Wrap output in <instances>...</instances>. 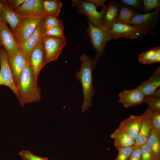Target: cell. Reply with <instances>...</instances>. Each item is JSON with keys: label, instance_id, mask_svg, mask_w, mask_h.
I'll return each mask as SVG.
<instances>
[{"label": "cell", "instance_id": "cell-1", "mask_svg": "<svg viewBox=\"0 0 160 160\" xmlns=\"http://www.w3.org/2000/svg\"><path fill=\"white\" fill-rule=\"evenodd\" d=\"M19 104L23 106L41 100L40 88L35 79L32 70L29 63L22 71L17 86Z\"/></svg>", "mask_w": 160, "mask_h": 160}, {"label": "cell", "instance_id": "cell-2", "mask_svg": "<svg viewBox=\"0 0 160 160\" xmlns=\"http://www.w3.org/2000/svg\"><path fill=\"white\" fill-rule=\"evenodd\" d=\"M81 66L79 71L76 73V77L81 83L83 93V101L82 111H86L92 105V101L94 93L92 85V72L95 69L93 59L83 54L80 57Z\"/></svg>", "mask_w": 160, "mask_h": 160}, {"label": "cell", "instance_id": "cell-3", "mask_svg": "<svg viewBox=\"0 0 160 160\" xmlns=\"http://www.w3.org/2000/svg\"><path fill=\"white\" fill-rule=\"evenodd\" d=\"M100 27L107 42L111 39H117L120 37L136 39L148 33L154 34L150 29L143 26L129 25L115 23Z\"/></svg>", "mask_w": 160, "mask_h": 160}, {"label": "cell", "instance_id": "cell-4", "mask_svg": "<svg viewBox=\"0 0 160 160\" xmlns=\"http://www.w3.org/2000/svg\"><path fill=\"white\" fill-rule=\"evenodd\" d=\"M72 6L77 8V12L86 15L91 23L95 26L102 25L103 15L106 9L107 5L102 7L100 12L97 10V7L89 0H72Z\"/></svg>", "mask_w": 160, "mask_h": 160}, {"label": "cell", "instance_id": "cell-5", "mask_svg": "<svg viewBox=\"0 0 160 160\" xmlns=\"http://www.w3.org/2000/svg\"><path fill=\"white\" fill-rule=\"evenodd\" d=\"M88 21L86 32L89 36L90 42L95 52V56L93 61V65L95 68L97 61L104 53L107 42L100 26H95Z\"/></svg>", "mask_w": 160, "mask_h": 160}, {"label": "cell", "instance_id": "cell-6", "mask_svg": "<svg viewBox=\"0 0 160 160\" xmlns=\"http://www.w3.org/2000/svg\"><path fill=\"white\" fill-rule=\"evenodd\" d=\"M0 85L9 87L17 99L19 94L10 66L7 53L3 47H0Z\"/></svg>", "mask_w": 160, "mask_h": 160}, {"label": "cell", "instance_id": "cell-7", "mask_svg": "<svg viewBox=\"0 0 160 160\" xmlns=\"http://www.w3.org/2000/svg\"><path fill=\"white\" fill-rule=\"evenodd\" d=\"M46 64L57 60L66 44V39L51 36H44L42 40Z\"/></svg>", "mask_w": 160, "mask_h": 160}, {"label": "cell", "instance_id": "cell-8", "mask_svg": "<svg viewBox=\"0 0 160 160\" xmlns=\"http://www.w3.org/2000/svg\"><path fill=\"white\" fill-rule=\"evenodd\" d=\"M41 17H25L19 28L14 33L15 39L19 47L25 43L40 23Z\"/></svg>", "mask_w": 160, "mask_h": 160}, {"label": "cell", "instance_id": "cell-9", "mask_svg": "<svg viewBox=\"0 0 160 160\" xmlns=\"http://www.w3.org/2000/svg\"><path fill=\"white\" fill-rule=\"evenodd\" d=\"M6 50L9 58L12 57L20 50L13 33L9 29L7 23L1 19L0 20V47Z\"/></svg>", "mask_w": 160, "mask_h": 160}, {"label": "cell", "instance_id": "cell-10", "mask_svg": "<svg viewBox=\"0 0 160 160\" xmlns=\"http://www.w3.org/2000/svg\"><path fill=\"white\" fill-rule=\"evenodd\" d=\"M141 116L140 128L135 140V145L140 146L146 142L151 131L153 129L151 111L149 107Z\"/></svg>", "mask_w": 160, "mask_h": 160}, {"label": "cell", "instance_id": "cell-11", "mask_svg": "<svg viewBox=\"0 0 160 160\" xmlns=\"http://www.w3.org/2000/svg\"><path fill=\"white\" fill-rule=\"evenodd\" d=\"M1 6L0 17L1 19L9 25L12 32L15 33L19 28L25 18L17 13L2 0H0Z\"/></svg>", "mask_w": 160, "mask_h": 160}, {"label": "cell", "instance_id": "cell-12", "mask_svg": "<svg viewBox=\"0 0 160 160\" xmlns=\"http://www.w3.org/2000/svg\"><path fill=\"white\" fill-rule=\"evenodd\" d=\"M28 60L29 64L32 70L35 79L37 81L41 70L46 65L42 41L31 52L28 57Z\"/></svg>", "mask_w": 160, "mask_h": 160}, {"label": "cell", "instance_id": "cell-13", "mask_svg": "<svg viewBox=\"0 0 160 160\" xmlns=\"http://www.w3.org/2000/svg\"><path fill=\"white\" fill-rule=\"evenodd\" d=\"M160 7L156 9L151 13L144 14H138L135 15L127 24L145 26L150 29L154 33L158 20Z\"/></svg>", "mask_w": 160, "mask_h": 160}, {"label": "cell", "instance_id": "cell-14", "mask_svg": "<svg viewBox=\"0 0 160 160\" xmlns=\"http://www.w3.org/2000/svg\"><path fill=\"white\" fill-rule=\"evenodd\" d=\"M42 0H26L15 11L24 17H43Z\"/></svg>", "mask_w": 160, "mask_h": 160}, {"label": "cell", "instance_id": "cell-15", "mask_svg": "<svg viewBox=\"0 0 160 160\" xmlns=\"http://www.w3.org/2000/svg\"><path fill=\"white\" fill-rule=\"evenodd\" d=\"M11 70L17 87L21 74L29 63L28 58L20 50L12 57L9 58Z\"/></svg>", "mask_w": 160, "mask_h": 160}, {"label": "cell", "instance_id": "cell-16", "mask_svg": "<svg viewBox=\"0 0 160 160\" xmlns=\"http://www.w3.org/2000/svg\"><path fill=\"white\" fill-rule=\"evenodd\" d=\"M44 31L41 20L33 33L20 46V50L28 58L31 52L42 41Z\"/></svg>", "mask_w": 160, "mask_h": 160}, {"label": "cell", "instance_id": "cell-17", "mask_svg": "<svg viewBox=\"0 0 160 160\" xmlns=\"http://www.w3.org/2000/svg\"><path fill=\"white\" fill-rule=\"evenodd\" d=\"M119 95V102L127 108L143 102L144 95L137 88L132 90H124L120 92Z\"/></svg>", "mask_w": 160, "mask_h": 160}, {"label": "cell", "instance_id": "cell-18", "mask_svg": "<svg viewBox=\"0 0 160 160\" xmlns=\"http://www.w3.org/2000/svg\"><path fill=\"white\" fill-rule=\"evenodd\" d=\"M160 86V67H159L148 79L141 83L137 88L145 96L151 94Z\"/></svg>", "mask_w": 160, "mask_h": 160}, {"label": "cell", "instance_id": "cell-19", "mask_svg": "<svg viewBox=\"0 0 160 160\" xmlns=\"http://www.w3.org/2000/svg\"><path fill=\"white\" fill-rule=\"evenodd\" d=\"M106 5L101 26L107 25L116 22L119 15L121 4L119 1L111 0Z\"/></svg>", "mask_w": 160, "mask_h": 160}, {"label": "cell", "instance_id": "cell-20", "mask_svg": "<svg viewBox=\"0 0 160 160\" xmlns=\"http://www.w3.org/2000/svg\"><path fill=\"white\" fill-rule=\"evenodd\" d=\"M114 140V145L117 149L135 145V140L120 125L111 135Z\"/></svg>", "mask_w": 160, "mask_h": 160}, {"label": "cell", "instance_id": "cell-21", "mask_svg": "<svg viewBox=\"0 0 160 160\" xmlns=\"http://www.w3.org/2000/svg\"><path fill=\"white\" fill-rule=\"evenodd\" d=\"M141 119V115L136 116L131 115L120 123V125L135 141L140 130Z\"/></svg>", "mask_w": 160, "mask_h": 160}, {"label": "cell", "instance_id": "cell-22", "mask_svg": "<svg viewBox=\"0 0 160 160\" xmlns=\"http://www.w3.org/2000/svg\"><path fill=\"white\" fill-rule=\"evenodd\" d=\"M63 6L61 2L58 0H42L43 17L55 16L58 17Z\"/></svg>", "mask_w": 160, "mask_h": 160}, {"label": "cell", "instance_id": "cell-23", "mask_svg": "<svg viewBox=\"0 0 160 160\" xmlns=\"http://www.w3.org/2000/svg\"><path fill=\"white\" fill-rule=\"evenodd\" d=\"M141 64H150L160 62V47L154 48L141 53L138 57Z\"/></svg>", "mask_w": 160, "mask_h": 160}, {"label": "cell", "instance_id": "cell-24", "mask_svg": "<svg viewBox=\"0 0 160 160\" xmlns=\"http://www.w3.org/2000/svg\"><path fill=\"white\" fill-rule=\"evenodd\" d=\"M147 143L151 149L156 160H160V135L153 129L147 140Z\"/></svg>", "mask_w": 160, "mask_h": 160}, {"label": "cell", "instance_id": "cell-25", "mask_svg": "<svg viewBox=\"0 0 160 160\" xmlns=\"http://www.w3.org/2000/svg\"><path fill=\"white\" fill-rule=\"evenodd\" d=\"M138 14L137 11L135 9L121 4L119 15L116 23L127 24Z\"/></svg>", "mask_w": 160, "mask_h": 160}, {"label": "cell", "instance_id": "cell-26", "mask_svg": "<svg viewBox=\"0 0 160 160\" xmlns=\"http://www.w3.org/2000/svg\"><path fill=\"white\" fill-rule=\"evenodd\" d=\"M42 21L44 31L56 27L64 26L62 21L58 19V17L55 16L42 17Z\"/></svg>", "mask_w": 160, "mask_h": 160}, {"label": "cell", "instance_id": "cell-27", "mask_svg": "<svg viewBox=\"0 0 160 160\" xmlns=\"http://www.w3.org/2000/svg\"><path fill=\"white\" fill-rule=\"evenodd\" d=\"M135 146L119 148L118 156L115 160H128L134 150Z\"/></svg>", "mask_w": 160, "mask_h": 160}, {"label": "cell", "instance_id": "cell-28", "mask_svg": "<svg viewBox=\"0 0 160 160\" xmlns=\"http://www.w3.org/2000/svg\"><path fill=\"white\" fill-rule=\"evenodd\" d=\"M64 26L54 28L45 31L43 36H51L61 39H66L64 34Z\"/></svg>", "mask_w": 160, "mask_h": 160}, {"label": "cell", "instance_id": "cell-29", "mask_svg": "<svg viewBox=\"0 0 160 160\" xmlns=\"http://www.w3.org/2000/svg\"><path fill=\"white\" fill-rule=\"evenodd\" d=\"M143 102L147 103L151 111L160 110V98L144 96Z\"/></svg>", "mask_w": 160, "mask_h": 160}, {"label": "cell", "instance_id": "cell-30", "mask_svg": "<svg viewBox=\"0 0 160 160\" xmlns=\"http://www.w3.org/2000/svg\"><path fill=\"white\" fill-rule=\"evenodd\" d=\"M140 160H156L151 149L146 143L141 146Z\"/></svg>", "mask_w": 160, "mask_h": 160}, {"label": "cell", "instance_id": "cell-31", "mask_svg": "<svg viewBox=\"0 0 160 160\" xmlns=\"http://www.w3.org/2000/svg\"><path fill=\"white\" fill-rule=\"evenodd\" d=\"M145 12L148 13L152 10L160 7V0H143Z\"/></svg>", "mask_w": 160, "mask_h": 160}, {"label": "cell", "instance_id": "cell-32", "mask_svg": "<svg viewBox=\"0 0 160 160\" xmlns=\"http://www.w3.org/2000/svg\"><path fill=\"white\" fill-rule=\"evenodd\" d=\"M19 155L23 160H49L47 157H43L35 155L28 150H22Z\"/></svg>", "mask_w": 160, "mask_h": 160}, {"label": "cell", "instance_id": "cell-33", "mask_svg": "<svg viewBox=\"0 0 160 160\" xmlns=\"http://www.w3.org/2000/svg\"><path fill=\"white\" fill-rule=\"evenodd\" d=\"M151 113L153 129L160 135V110L151 111Z\"/></svg>", "mask_w": 160, "mask_h": 160}, {"label": "cell", "instance_id": "cell-34", "mask_svg": "<svg viewBox=\"0 0 160 160\" xmlns=\"http://www.w3.org/2000/svg\"><path fill=\"white\" fill-rule=\"evenodd\" d=\"M119 1L121 4L131 7L137 10H141V1L140 0H120Z\"/></svg>", "mask_w": 160, "mask_h": 160}, {"label": "cell", "instance_id": "cell-35", "mask_svg": "<svg viewBox=\"0 0 160 160\" xmlns=\"http://www.w3.org/2000/svg\"><path fill=\"white\" fill-rule=\"evenodd\" d=\"M4 2L6 3L10 7L15 11L26 0H2Z\"/></svg>", "mask_w": 160, "mask_h": 160}, {"label": "cell", "instance_id": "cell-36", "mask_svg": "<svg viewBox=\"0 0 160 160\" xmlns=\"http://www.w3.org/2000/svg\"><path fill=\"white\" fill-rule=\"evenodd\" d=\"M141 146H135L128 160H140Z\"/></svg>", "mask_w": 160, "mask_h": 160}, {"label": "cell", "instance_id": "cell-37", "mask_svg": "<svg viewBox=\"0 0 160 160\" xmlns=\"http://www.w3.org/2000/svg\"><path fill=\"white\" fill-rule=\"evenodd\" d=\"M89 1L94 4L97 7L101 6L102 7H105V3L106 0H89Z\"/></svg>", "mask_w": 160, "mask_h": 160}, {"label": "cell", "instance_id": "cell-38", "mask_svg": "<svg viewBox=\"0 0 160 160\" xmlns=\"http://www.w3.org/2000/svg\"><path fill=\"white\" fill-rule=\"evenodd\" d=\"M149 97L153 98H160V88H159L153 93L148 95Z\"/></svg>", "mask_w": 160, "mask_h": 160}, {"label": "cell", "instance_id": "cell-39", "mask_svg": "<svg viewBox=\"0 0 160 160\" xmlns=\"http://www.w3.org/2000/svg\"><path fill=\"white\" fill-rule=\"evenodd\" d=\"M1 4L0 3V20H1V18L0 17V12L1 11Z\"/></svg>", "mask_w": 160, "mask_h": 160}]
</instances>
